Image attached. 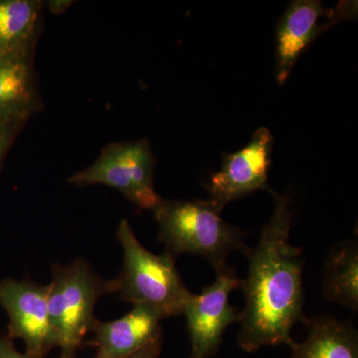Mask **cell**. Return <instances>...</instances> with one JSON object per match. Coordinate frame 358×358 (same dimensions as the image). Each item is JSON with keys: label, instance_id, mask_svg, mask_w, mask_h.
<instances>
[{"label": "cell", "instance_id": "6da1fadb", "mask_svg": "<svg viewBox=\"0 0 358 358\" xmlns=\"http://www.w3.org/2000/svg\"><path fill=\"white\" fill-rule=\"evenodd\" d=\"M275 210L264 226L258 244L247 250L246 279L240 288L245 296L239 313L238 343L247 352L265 345H287L294 341L293 327L303 317V251L289 241L293 213L289 197L268 188Z\"/></svg>", "mask_w": 358, "mask_h": 358}, {"label": "cell", "instance_id": "7a4b0ae2", "mask_svg": "<svg viewBox=\"0 0 358 358\" xmlns=\"http://www.w3.org/2000/svg\"><path fill=\"white\" fill-rule=\"evenodd\" d=\"M117 237L124 262L117 279L110 281L113 293L134 306L152 308L162 319L182 315L192 294L181 279L176 258L166 251L155 255L145 249L126 219L120 222Z\"/></svg>", "mask_w": 358, "mask_h": 358}, {"label": "cell", "instance_id": "3957f363", "mask_svg": "<svg viewBox=\"0 0 358 358\" xmlns=\"http://www.w3.org/2000/svg\"><path fill=\"white\" fill-rule=\"evenodd\" d=\"M159 240L173 258L194 254L208 260L215 271L227 265L231 252L246 253L243 232L224 221L208 200H164L154 211Z\"/></svg>", "mask_w": 358, "mask_h": 358}, {"label": "cell", "instance_id": "277c9868", "mask_svg": "<svg viewBox=\"0 0 358 358\" xmlns=\"http://www.w3.org/2000/svg\"><path fill=\"white\" fill-rule=\"evenodd\" d=\"M49 284V315L60 357L76 358L89 331L99 320L94 315L96 303L103 294L113 293L110 281H103L84 260L70 265L55 264Z\"/></svg>", "mask_w": 358, "mask_h": 358}, {"label": "cell", "instance_id": "5b68a950", "mask_svg": "<svg viewBox=\"0 0 358 358\" xmlns=\"http://www.w3.org/2000/svg\"><path fill=\"white\" fill-rule=\"evenodd\" d=\"M155 166V159L145 138L110 143L93 164L73 174L68 183L109 186L138 208L152 212L162 200L154 187Z\"/></svg>", "mask_w": 358, "mask_h": 358}, {"label": "cell", "instance_id": "8992f818", "mask_svg": "<svg viewBox=\"0 0 358 358\" xmlns=\"http://www.w3.org/2000/svg\"><path fill=\"white\" fill-rule=\"evenodd\" d=\"M241 286L234 268L216 271L215 282L186 303L185 315L192 343L190 358H209L217 352L225 329L239 322V313L229 303V296Z\"/></svg>", "mask_w": 358, "mask_h": 358}, {"label": "cell", "instance_id": "52a82bcc", "mask_svg": "<svg viewBox=\"0 0 358 358\" xmlns=\"http://www.w3.org/2000/svg\"><path fill=\"white\" fill-rule=\"evenodd\" d=\"M49 285L13 279L0 282V306L9 317L7 336L24 341L26 352L43 358L57 346L49 315Z\"/></svg>", "mask_w": 358, "mask_h": 358}, {"label": "cell", "instance_id": "ba28073f", "mask_svg": "<svg viewBox=\"0 0 358 358\" xmlns=\"http://www.w3.org/2000/svg\"><path fill=\"white\" fill-rule=\"evenodd\" d=\"M274 136L268 129H257L239 152L226 155L223 166L211 176L209 202L219 212L230 202L257 190H268V169Z\"/></svg>", "mask_w": 358, "mask_h": 358}, {"label": "cell", "instance_id": "9c48e42d", "mask_svg": "<svg viewBox=\"0 0 358 358\" xmlns=\"http://www.w3.org/2000/svg\"><path fill=\"white\" fill-rule=\"evenodd\" d=\"M333 13L317 0H296L289 3L279 21L275 36V78L279 84L287 81L308 45L331 25L320 23V18Z\"/></svg>", "mask_w": 358, "mask_h": 358}, {"label": "cell", "instance_id": "30bf717a", "mask_svg": "<svg viewBox=\"0 0 358 358\" xmlns=\"http://www.w3.org/2000/svg\"><path fill=\"white\" fill-rule=\"evenodd\" d=\"M162 317L152 308L134 306L121 319L96 324L91 345L96 348L95 358H124L138 352L162 336Z\"/></svg>", "mask_w": 358, "mask_h": 358}, {"label": "cell", "instance_id": "8fae6325", "mask_svg": "<svg viewBox=\"0 0 358 358\" xmlns=\"http://www.w3.org/2000/svg\"><path fill=\"white\" fill-rule=\"evenodd\" d=\"M33 47L0 54V122H25L39 108Z\"/></svg>", "mask_w": 358, "mask_h": 358}, {"label": "cell", "instance_id": "7c38bea8", "mask_svg": "<svg viewBox=\"0 0 358 358\" xmlns=\"http://www.w3.org/2000/svg\"><path fill=\"white\" fill-rule=\"evenodd\" d=\"M301 322L308 338L292 346V358H358V338L350 322L329 315L307 317Z\"/></svg>", "mask_w": 358, "mask_h": 358}, {"label": "cell", "instance_id": "4fadbf2b", "mask_svg": "<svg viewBox=\"0 0 358 358\" xmlns=\"http://www.w3.org/2000/svg\"><path fill=\"white\" fill-rule=\"evenodd\" d=\"M322 296L357 312L358 308V246L355 241L331 247L324 263Z\"/></svg>", "mask_w": 358, "mask_h": 358}, {"label": "cell", "instance_id": "5bb4252c", "mask_svg": "<svg viewBox=\"0 0 358 358\" xmlns=\"http://www.w3.org/2000/svg\"><path fill=\"white\" fill-rule=\"evenodd\" d=\"M41 2L0 0V54L34 44Z\"/></svg>", "mask_w": 358, "mask_h": 358}, {"label": "cell", "instance_id": "9a60e30c", "mask_svg": "<svg viewBox=\"0 0 358 358\" xmlns=\"http://www.w3.org/2000/svg\"><path fill=\"white\" fill-rule=\"evenodd\" d=\"M24 122H0V167L7 150Z\"/></svg>", "mask_w": 358, "mask_h": 358}, {"label": "cell", "instance_id": "2e32d148", "mask_svg": "<svg viewBox=\"0 0 358 358\" xmlns=\"http://www.w3.org/2000/svg\"><path fill=\"white\" fill-rule=\"evenodd\" d=\"M162 336L154 339L138 352L124 358H159L162 352Z\"/></svg>", "mask_w": 358, "mask_h": 358}, {"label": "cell", "instance_id": "e0dca14e", "mask_svg": "<svg viewBox=\"0 0 358 358\" xmlns=\"http://www.w3.org/2000/svg\"><path fill=\"white\" fill-rule=\"evenodd\" d=\"M0 358H33L27 353L17 352L14 348L13 339L8 336H0Z\"/></svg>", "mask_w": 358, "mask_h": 358}, {"label": "cell", "instance_id": "ac0fdd59", "mask_svg": "<svg viewBox=\"0 0 358 358\" xmlns=\"http://www.w3.org/2000/svg\"><path fill=\"white\" fill-rule=\"evenodd\" d=\"M72 3V1H67V0H54L49 2V9L54 14L62 13L67 10L68 7Z\"/></svg>", "mask_w": 358, "mask_h": 358}]
</instances>
